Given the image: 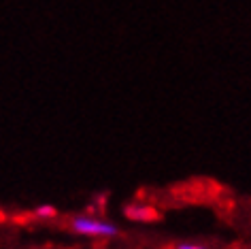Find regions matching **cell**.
Instances as JSON below:
<instances>
[{"label": "cell", "instance_id": "cell-1", "mask_svg": "<svg viewBox=\"0 0 251 249\" xmlns=\"http://www.w3.org/2000/svg\"><path fill=\"white\" fill-rule=\"evenodd\" d=\"M71 230L75 234L81 236H96V239H109V236L117 234V226L106 220H98V217L90 215H77L71 220Z\"/></svg>", "mask_w": 251, "mask_h": 249}, {"label": "cell", "instance_id": "cell-2", "mask_svg": "<svg viewBox=\"0 0 251 249\" xmlns=\"http://www.w3.org/2000/svg\"><path fill=\"white\" fill-rule=\"evenodd\" d=\"M126 217L134 222H151L155 220V211L147 204H130V207H126Z\"/></svg>", "mask_w": 251, "mask_h": 249}, {"label": "cell", "instance_id": "cell-3", "mask_svg": "<svg viewBox=\"0 0 251 249\" xmlns=\"http://www.w3.org/2000/svg\"><path fill=\"white\" fill-rule=\"evenodd\" d=\"M34 215L41 217V220H49V217L55 215V209L51 207V204H41V207L34 209Z\"/></svg>", "mask_w": 251, "mask_h": 249}, {"label": "cell", "instance_id": "cell-4", "mask_svg": "<svg viewBox=\"0 0 251 249\" xmlns=\"http://www.w3.org/2000/svg\"><path fill=\"white\" fill-rule=\"evenodd\" d=\"M177 249H206L204 245H198V243H181Z\"/></svg>", "mask_w": 251, "mask_h": 249}]
</instances>
